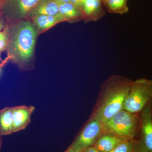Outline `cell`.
Listing matches in <instances>:
<instances>
[{
    "instance_id": "7402d4cb",
    "label": "cell",
    "mask_w": 152,
    "mask_h": 152,
    "mask_svg": "<svg viewBox=\"0 0 152 152\" xmlns=\"http://www.w3.org/2000/svg\"><path fill=\"white\" fill-rule=\"evenodd\" d=\"M58 3H64L69 2H70V0H54Z\"/></svg>"
},
{
    "instance_id": "ffe728a7",
    "label": "cell",
    "mask_w": 152,
    "mask_h": 152,
    "mask_svg": "<svg viewBox=\"0 0 152 152\" xmlns=\"http://www.w3.org/2000/svg\"><path fill=\"white\" fill-rule=\"evenodd\" d=\"M83 152H99L94 147H90L84 150Z\"/></svg>"
},
{
    "instance_id": "ba28073f",
    "label": "cell",
    "mask_w": 152,
    "mask_h": 152,
    "mask_svg": "<svg viewBox=\"0 0 152 152\" xmlns=\"http://www.w3.org/2000/svg\"><path fill=\"white\" fill-rule=\"evenodd\" d=\"M13 132H17L26 129L31 123V116L35 110L32 106L13 107Z\"/></svg>"
},
{
    "instance_id": "44dd1931",
    "label": "cell",
    "mask_w": 152,
    "mask_h": 152,
    "mask_svg": "<svg viewBox=\"0 0 152 152\" xmlns=\"http://www.w3.org/2000/svg\"><path fill=\"white\" fill-rule=\"evenodd\" d=\"M5 24L2 18L0 15V31L4 29L5 28Z\"/></svg>"
},
{
    "instance_id": "4fadbf2b",
    "label": "cell",
    "mask_w": 152,
    "mask_h": 152,
    "mask_svg": "<svg viewBox=\"0 0 152 152\" xmlns=\"http://www.w3.org/2000/svg\"><path fill=\"white\" fill-rule=\"evenodd\" d=\"M13 133V107H6L0 110V135H8Z\"/></svg>"
},
{
    "instance_id": "30bf717a",
    "label": "cell",
    "mask_w": 152,
    "mask_h": 152,
    "mask_svg": "<svg viewBox=\"0 0 152 152\" xmlns=\"http://www.w3.org/2000/svg\"><path fill=\"white\" fill-rule=\"evenodd\" d=\"M124 141L113 134L103 132L95 142L94 147L99 152H110Z\"/></svg>"
},
{
    "instance_id": "277c9868",
    "label": "cell",
    "mask_w": 152,
    "mask_h": 152,
    "mask_svg": "<svg viewBox=\"0 0 152 152\" xmlns=\"http://www.w3.org/2000/svg\"><path fill=\"white\" fill-rule=\"evenodd\" d=\"M152 102V81L140 79L132 81L124 103L123 110L137 114Z\"/></svg>"
},
{
    "instance_id": "3957f363",
    "label": "cell",
    "mask_w": 152,
    "mask_h": 152,
    "mask_svg": "<svg viewBox=\"0 0 152 152\" xmlns=\"http://www.w3.org/2000/svg\"><path fill=\"white\" fill-rule=\"evenodd\" d=\"M140 117L122 110L103 124V132L109 133L124 140H134L140 129Z\"/></svg>"
},
{
    "instance_id": "5b68a950",
    "label": "cell",
    "mask_w": 152,
    "mask_h": 152,
    "mask_svg": "<svg viewBox=\"0 0 152 152\" xmlns=\"http://www.w3.org/2000/svg\"><path fill=\"white\" fill-rule=\"evenodd\" d=\"M140 118V139L135 152H152V102L141 112Z\"/></svg>"
},
{
    "instance_id": "9a60e30c",
    "label": "cell",
    "mask_w": 152,
    "mask_h": 152,
    "mask_svg": "<svg viewBox=\"0 0 152 152\" xmlns=\"http://www.w3.org/2000/svg\"><path fill=\"white\" fill-rule=\"evenodd\" d=\"M104 3L108 11L113 13L123 14L129 11L127 0H106Z\"/></svg>"
},
{
    "instance_id": "8992f818",
    "label": "cell",
    "mask_w": 152,
    "mask_h": 152,
    "mask_svg": "<svg viewBox=\"0 0 152 152\" xmlns=\"http://www.w3.org/2000/svg\"><path fill=\"white\" fill-rule=\"evenodd\" d=\"M40 0H5L3 5L4 13L7 18L17 22L28 17Z\"/></svg>"
},
{
    "instance_id": "5bb4252c",
    "label": "cell",
    "mask_w": 152,
    "mask_h": 152,
    "mask_svg": "<svg viewBox=\"0 0 152 152\" xmlns=\"http://www.w3.org/2000/svg\"><path fill=\"white\" fill-rule=\"evenodd\" d=\"M58 4L59 13L62 15L67 21L84 18L82 11L70 2L58 3Z\"/></svg>"
},
{
    "instance_id": "9c48e42d",
    "label": "cell",
    "mask_w": 152,
    "mask_h": 152,
    "mask_svg": "<svg viewBox=\"0 0 152 152\" xmlns=\"http://www.w3.org/2000/svg\"><path fill=\"white\" fill-rule=\"evenodd\" d=\"M102 1L98 0H86L81 10L84 18L87 21H96L104 14Z\"/></svg>"
},
{
    "instance_id": "ac0fdd59",
    "label": "cell",
    "mask_w": 152,
    "mask_h": 152,
    "mask_svg": "<svg viewBox=\"0 0 152 152\" xmlns=\"http://www.w3.org/2000/svg\"><path fill=\"white\" fill-rule=\"evenodd\" d=\"M86 0H70V2L73 4L80 10L81 11L82 7Z\"/></svg>"
},
{
    "instance_id": "2e32d148",
    "label": "cell",
    "mask_w": 152,
    "mask_h": 152,
    "mask_svg": "<svg viewBox=\"0 0 152 152\" xmlns=\"http://www.w3.org/2000/svg\"><path fill=\"white\" fill-rule=\"evenodd\" d=\"M137 141H124L110 152H135Z\"/></svg>"
},
{
    "instance_id": "4316f807",
    "label": "cell",
    "mask_w": 152,
    "mask_h": 152,
    "mask_svg": "<svg viewBox=\"0 0 152 152\" xmlns=\"http://www.w3.org/2000/svg\"><path fill=\"white\" fill-rule=\"evenodd\" d=\"M0 76H1V75H0Z\"/></svg>"
},
{
    "instance_id": "e0dca14e",
    "label": "cell",
    "mask_w": 152,
    "mask_h": 152,
    "mask_svg": "<svg viewBox=\"0 0 152 152\" xmlns=\"http://www.w3.org/2000/svg\"><path fill=\"white\" fill-rule=\"evenodd\" d=\"M8 40L7 27H6L4 31H0V52H3L7 49Z\"/></svg>"
},
{
    "instance_id": "8fae6325",
    "label": "cell",
    "mask_w": 152,
    "mask_h": 152,
    "mask_svg": "<svg viewBox=\"0 0 152 152\" xmlns=\"http://www.w3.org/2000/svg\"><path fill=\"white\" fill-rule=\"evenodd\" d=\"M31 18L33 23L39 31H43L56 24L67 21L66 19L60 13L55 15L35 16Z\"/></svg>"
},
{
    "instance_id": "7a4b0ae2",
    "label": "cell",
    "mask_w": 152,
    "mask_h": 152,
    "mask_svg": "<svg viewBox=\"0 0 152 152\" xmlns=\"http://www.w3.org/2000/svg\"><path fill=\"white\" fill-rule=\"evenodd\" d=\"M132 81L119 76H113L103 86L100 100L91 119L104 124L123 110L124 103Z\"/></svg>"
},
{
    "instance_id": "cb8c5ba5",
    "label": "cell",
    "mask_w": 152,
    "mask_h": 152,
    "mask_svg": "<svg viewBox=\"0 0 152 152\" xmlns=\"http://www.w3.org/2000/svg\"><path fill=\"white\" fill-rule=\"evenodd\" d=\"M1 52H0V60H1Z\"/></svg>"
},
{
    "instance_id": "d6986e66",
    "label": "cell",
    "mask_w": 152,
    "mask_h": 152,
    "mask_svg": "<svg viewBox=\"0 0 152 152\" xmlns=\"http://www.w3.org/2000/svg\"><path fill=\"white\" fill-rule=\"evenodd\" d=\"M83 150L79 148H73V147H70L65 152H83Z\"/></svg>"
},
{
    "instance_id": "6da1fadb",
    "label": "cell",
    "mask_w": 152,
    "mask_h": 152,
    "mask_svg": "<svg viewBox=\"0 0 152 152\" xmlns=\"http://www.w3.org/2000/svg\"><path fill=\"white\" fill-rule=\"evenodd\" d=\"M7 27L9 40L7 50L8 61H11L23 69L30 68L34 51L37 31L29 20L13 23Z\"/></svg>"
},
{
    "instance_id": "603a6c76",
    "label": "cell",
    "mask_w": 152,
    "mask_h": 152,
    "mask_svg": "<svg viewBox=\"0 0 152 152\" xmlns=\"http://www.w3.org/2000/svg\"><path fill=\"white\" fill-rule=\"evenodd\" d=\"M2 142L1 137V136L0 135V150H1V148Z\"/></svg>"
},
{
    "instance_id": "52a82bcc",
    "label": "cell",
    "mask_w": 152,
    "mask_h": 152,
    "mask_svg": "<svg viewBox=\"0 0 152 152\" xmlns=\"http://www.w3.org/2000/svg\"><path fill=\"white\" fill-rule=\"evenodd\" d=\"M102 133V123L91 119L70 146L84 151L92 146Z\"/></svg>"
},
{
    "instance_id": "7c38bea8",
    "label": "cell",
    "mask_w": 152,
    "mask_h": 152,
    "mask_svg": "<svg viewBox=\"0 0 152 152\" xmlns=\"http://www.w3.org/2000/svg\"><path fill=\"white\" fill-rule=\"evenodd\" d=\"M59 13L58 4L54 0H40L30 12L28 17L37 15H55Z\"/></svg>"
},
{
    "instance_id": "484cf974",
    "label": "cell",
    "mask_w": 152,
    "mask_h": 152,
    "mask_svg": "<svg viewBox=\"0 0 152 152\" xmlns=\"http://www.w3.org/2000/svg\"><path fill=\"white\" fill-rule=\"evenodd\" d=\"M106 1V0H103V3L105 1Z\"/></svg>"
},
{
    "instance_id": "d4e9b609",
    "label": "cell",
    "mask_w": 152,
    "mask_h": 152,
    "mask_svg": "<svg viewBox=\"0 0 152 152\" xmlns=\"http://www.w3.org/2000/svg\"><path fill=\"white\" fill-rule=\"evenodd\" d=\"M98 1H102V2H103V0H98Z\"/></svg>"
}]
</instances>
